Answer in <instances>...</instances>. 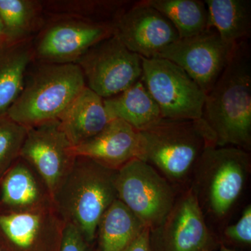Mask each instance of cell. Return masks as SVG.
I'll return each instance as SVG.
<instances>
[{
  "instance_id": "obj_28",
  "label": "cell",
  "mask_w": 251,
  "mask_h": 251,
  "mask_svg": "<svg viewBox=\"0 0 251 251\" xmlns=\"http://www.w3.org/2000/svg\"><path fill=\"white\" fill-rule=\"evenodd\" d=\"M150 234V229L145 227L143 232L123 251H151Z\"/></svg>"
},
{
  "instance_id": "obj_2",
  "label": "cell",
  "mask_w": 251,
  "mask_h": 251,
  "mask_svg": "<svg viewBox=\"0 0 251 251\" xmlns=\"http://www.w3.org/2000/svg\"><path fill=\"white\" fill-rule=\"evenodd\" d=\"M117 171L91 158L76 156L52 196L64 222L75 226L87 243L93 242L100 219L117 199Z\"/></svg>"
},
{
  "instance_id": "obj_23",
  "label": "cell",
  "mask_w": 251,
  "mask_h": 251,
  "mask_svg": "<svg viewBox=\"0 0 251 251\" xmlns=\"http://www.w3.org/2000/svg\"><path fill=\"white\" fill-rule=\"evenodd\" d=\"M145 227L125 204L115 200L99 224L100 251H123Z\"/></svg>"
},
{
  "instance_id": "obj_25",
  "label": "cell",
  "mask_w": 251,
  "mask_h": 251,
  "mask_svg": "<svg viewBox=\"0 0 251 251\" xmlns=\"http://www.w3.org/2000/svg\"><path fill=\"white\" fill-rule=\"evenodd\" d=\"M27 129L7 114L0 115V177L20 157Z\"/></svg>"
},
{
  "instance_id": "obj_19",
  "label": "cell",
  "mask_w": 251,
  "mask_h": 251,
  "mask_svg": "<svg viewBox=\"0 0 251 251\" xmlns=\"http://www.w3.org/2000/svg\"><path fill=\"white\" fill-rule=\"evenodd\" d=\"M33 41L10 42L0 52V115L7 112L22 92L26 72L34 60Z\"/></svg>"
},
{
  "instance_id": "obj_10",
  "label": "cell",
  "mask_w": 251,
  "mask_h": 251,
  "mask_svg": "<svg viewBox=\"0 0 251 251\" xmlns=\"http://www.w3.org/2000/svg\"><path fill=\"white\" fill-rule=\"evenodd\" d=\"M151 251H213L217 242L208 228L196 192L188 189L161 224L150 229Z\"/></svg>"
},
{
  "instance_id": "obj_9",
  "label": "cell",
  "mask_w": 251,
  "mask_h": 251,
  "mask_svg": "<svg viewBox=\"0 0 251 251\" xmlns=\"http://www.w3.org/2000/svg\"><path fill=\"white\" fill-rule=\"evenodd\" d=\"M34 37V59L53 64H75L91 48L115 34V27L65 17H46Z\"/></svg>"
},
{
  "instance_id": "obj_20",
  "label": "cell",
  "mask_w": 251,
  "mask_h": 251,
  "mask_svg": "<svg viewBox=\"0 0 251 251\" xmlns=\"http://www.w3.org/2000/svg\"><path fill=\"white\" fill-rule=\"evenodd\" d=\"M210 27L226 44L247 41L251 32L250 0H205Z\"/></svg>"
},
{
  "instance_id": "obj_7",
  "label": "cell",
  "mask_w": 251,
  "mask_h": 251,
  "mask_svg": "<svg viewBox=\"0 0 251 251\" xmlns=\"http://www.w3.org/2000/svg\"><path fill=\"white\" fill-rule=\"evenodd\" d=\"M143 58L141 80L162 118L202 119L206 94L179 66L162 58Z\"/></svg>"
},
{
  "instance_id": "obj_6",
  "label": "cell",
  "mask_w": 251,
  "mask_h": 251,
  "mask_svg": "<svg viewBox=\"0 0 251 251\" xmlns=\"http://www.w3.org/2000/svg\"><path fill=\"white\" fill-rule=\"evenodd\" d=\"M115 184L117 199L150 229L161 224L176 201L169 181L138 158L117 170Z\"/></svg>"
},
{
  "instance_id": "obj_8",
  "label": "cell",
  "mask_w": 251,
  "mask_h": 251,
  "mask_svg": "<svg viewBox=\"0 0 251 251\" xmlns=\"http://www.w3.org/2000/svg\"><path fill=\"white\" fill-rule=\"evenodd\" d=\"M86 87L108 99L121 93L141 79L143 58L113 35L87 50L77 62Z\"/></svg>"
},
{
  "instance_id": "obj_14",
  "label": "cell",
  "mask_w": 251,
  "mask_h": 251,
  "mask_svg": "<svg viewBox=\"0 0 251 251\" xmlns=\"http://www.w3.org/2000/svg\"><path fill=\"white\" fill-rule=\"evenodd\" d=\"M115 34L131 52L143 58L156 57L179 39L176 29L148 0L135 1L117 19Z\"/></svg>"
},
{
  "instance_id": "obj_21",
  "label": "cell",
  "mask_w": 251,
  "mask_h": 251,
  "mask_svg": "<svg viewBox=\"0 0 251 251\" xmlns=\"http://www.w3.org/2000/svg\"><path fill=\"white\" fill-rule=\"evenodd\" d=\"M46 17L77 18L115 27L120 16L135 1L125 0L41 1Z\"/></svg>"
},
{
  "instance_id": "obj_30",
  "label": "cell",
  "mask_w": 251,
  "mask_h": 251,
  "mask_svg": "<svg viewBox=\"0 0 251 251\" xmlns=\"http://www.w3.org/2000/svg\"><path fill=\"white\" fill-rule=\"evenodd\" d=\"M219 251H237L232 250V249H228V248H227L226 247H225V246L222 245L221 246V248H220Z\"/></svg>"
},
{
  "instance_id": "obj_31",
  "label": "cell",
  "mask_w": 251,
  "mask_h": 251,
  "mask_svg": "<svg viewBox=\"0 0 251 251\" xmlns=\"http://www.w3.org/2000/svg\"><path fill=\"white\" fill-rule=\"evenodd\" d=\"M0 251H2V250H1V249H0Z\"/></svg>"
},
{
  "instance_id": "obj_15",
  "label": "cell",
  "mask_w": 251,
  "mask_h": 251,
  "mask_svg": "<svg viewBox=\"0 0 251 251\" xmlns=\"http://www.w3.org/2000/svg\"><path fill=\"white\" fill-rule=\"evenodd\" d=\"M75 156L91 158L114 170L134 158L139 152L138 131L123 120H112L100 133L77 146L73 147Z\"/></svg>"
},
{
  "instance_id": "obj_5",
  "label": "cell",
  "mask_w": 251,
  "mask_h": 251,
  "mask_svg": "<svg viewBox=\"0 0 251 251\" xmlns=\"http://www.w3.org/2000/svg\"><path fill=\"white\" fill-rule=\"evenodd\" d=\"M249 153L235 147L209 145L195 167L192 187L200 204L216 217H224L242 194L249 176Z\"/></svg>"
},
{
  "instance_id": "obj_3",
  "label": "cell",
  "mask_w": 251,
  "mask_h": 251,
  "mask_svg": "<svg viewBox=\"0 0 251 251\" xmlns=\"http://www.w3.org/2000/svg\"><path fill=\"white\" fill-rule=\"evenodd\" d=\"M138 159L151 165L168 181L181 183L213 145L209 128L198 120L161 118L138 131Z\"/></svg>"
},
{
  "instance_id": "obj_4",
  "label": "cell",
  "mask_w": 251,
  "mask_h": 251,
  "mask_svg": "<svg viewBox=\"0 0 251 251\" xmlns=\"http://www.w3.org/2000/svg\"><path fill=\"white\" fill-rule=\"evenodd\" d=\"M86 87L76 64H53L34 59L28 67L22 92L8 116L27 128L58 120Z\"/></svg>"
},
{
  "instance_id": "obj_18",
  "label": "cell",
  "mask_w": 251,
  "mask_h": 251,
  "mask_svg": "<svg viewBox=\"0 0 251 251\" xmlns=\"http://www.w3.org/2000/svg\"><path fill=\"white\" fill-rule=\"evenodd\" d=\"M103 103L112 120H123L138 131L162 118L158 105L141 79L121 93L103 99Z\"/></svg>"
},
{
  "instance_id": "obj_26",
  "label": "cell",
  "mask_w": 251,
  "mask_h": 251,
  "mask_svg": "<svg viewBox=\"0 0 251 251\" xmlns=\"http://www.w3.org/2000/svg\"><path fill=\"white\" fill-rule=\"evenodd\" d=\"M231 241L250 245L251 244V206H247L236 224L229 226L224 232Z\"/></svg>"
},
{
  "instance_id": "obj_12",
  "label": "cell",
  "mask_w": 251,
  "mask_h": 251,
  "mask_svg": "<svg viewBox=\"0 0 251 251\" xmlns=\"http://www.w3.org/2000/svg\"><path fill=\"white\" fill-rule=\"evenodd\" d=\"M72 148L58 120L28 128L20 157L39 175L52 199L75 161Z\"/></svg>"
},
{
  "instance_id": "obj_17",
  "label": "cell",
  "mask_w": 251,
  "mask_h": 251,
  "mask_svg": "<svg viewBox=\"0 0 251 251\" xmlns=\"http://www.w3.org/2000/svg\"><path fill=\"white\" fill-rule=\"evenodd\" d=\"M73 147L98 135L112 121L103 99L85 87L58 119Z\"/></svg>"
},
{
  "instance_id": "obj_27",
  "label": "cell",
  "mask_w": 251,
  "mask_h": 251,
  "mask_svg": "<svg viewBox=\"0 0 251 251\" xmlns=\"http://www.w3.org/2000/svg\"><path fill=\"white\" fill-rule=\"evenodd\" d=\"M87 243L75 226L65 223L59 251H87Z\"/></svg>"
},
{
  "instance_id": "obj_11",
  "label": "cell",
  "mask_w": 251,
  "mask_h": 251,
  "mask_svg": "<svg viewBox=\"0 0 251 251\" xmlns=\"http://www.w3.org/2000/svg\"><path fill=\"white\" fill-rule=\"evenodd\" d=\"M234 46L226 44L213 28L179 39L161 50L154 58L181 67L206 94L214 87L227 66Z\"/></svg>"
},
{
  "instance_id": "obj_22",
  "label": "cell",
  "mask_w": 251,
  "mask_h": 251,
  "mask_svg": "<svg viewBox=\"0 0 251 251\" xmlns=\"http://www.w3.org/2000/svg\"><path fill=\"white\" fill-rule=\"evenodd\" d=\"M46 19L39 0H0V20L9 42L34 39Z\"/></svg>"
},
{
  "instance_id": "obj_16",
  "label": "cell",
  "mask_w": 251,
  "mask_h": 251,
  "mask_svg": "<svg viewBox=\"0 0 251 251\" xmlns=\"http://www.w3.org/2000/svg\"><path fill=\"white\" fill-rule=\"evenodd\" d=\"M0 208L5 210L31 211L53 204L44 181L21 157L0 177Z\"/></svg>"
},
{
  "instance_id": "obj_24",
  "label": "cell",
  "mask_w": 251,
  "mask_h": 251,
  "mask_svg": "<svg viewBox=\"0 0 251 251\" xmlns=\"http://www.w3.org/2000/svg\"><path fill=\"white\" fill-rule=\"evenodd\" d=\"M149 4L169 20L179 39L190 37L209 29V13L200 0H148Z\"/></svg>"
},
{
  "instance_id": "obj_1",
  "label": "cell",
  "mask_w": 251,
  "mask_h": 251,
  "mask_svg": "<svg viewBox=\"0 0 251 251\" xmlns=\"http://www.w3.org/2000/svg\"><path fill=\"white\" fill-rule=\"evenodd\" d=\"M202 119L215 147H251V54L248 41L234 47L214 87L206 94Z\"/></svg>"
},
{
  "instance_id": "obj_29",
  "label": "cell",
  "mask_w": 251,
  "mask_h": 251,
  "mask_svg": "<svg viewBox=\"0 0 251 251\" xmlns=\"http://www.w3.org/2000/svg\"><path fill=\"white\" fill-rule=\"evenodd\" d=\"M6 36L5 34L4 26H3L2 23H1V20H0V41L2 40L3 38Z\"/></svg>"
},
{
  "instance_id": "obj_13",
  "label": "cell",
  "mask_w": 251,
  "mask_h": 251,
  "mask_svg": "<svg viewBox=\"0 0 251 251\" xmlns=\"http://www.w3.org/2000/svg\"><path fill=\"white\" fill-rule=\"evenodd\" d=\"M64 225L53 204L27 211L0 208V237L11 251H59Z\"/></svg>"
}]
</instances>
